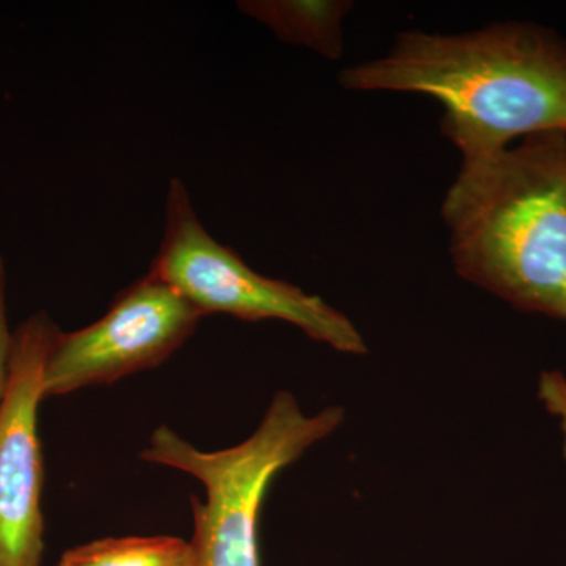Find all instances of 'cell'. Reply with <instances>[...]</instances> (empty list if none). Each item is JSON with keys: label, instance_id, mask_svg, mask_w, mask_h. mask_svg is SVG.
<instances>
[{"label": "cell", "instance_id": "6da1fadb", "mask_svg": "<svg viewBox=\"0 0 566 566\" xmlns=\"http://www.w3.org/2000/svg\"><path fill=\"white\" fill-rule=\"evenodd\" d=\"M340 84L438 99L442 133L463 161L505 150L517 137L566 132V41L528 22L460 35L400 33L385 57L342 71Z\"/></svg>", "mask_w": 566, "mask_h": 566}, {"label": "cell", "instance_id": "7a4b0ae2", "mask_svg": "<svg viewBox=\"0 0 566 566\" xmlns=\"http://www.w3.org/2000/svg\"><path fill=\"white\" fill-rule=\"evenodd\" d=\"M442 218L461 277L566 319V132L463 161Z\"/></svg>", "mask_w": 566, "mask_h": 566}, {"label": "cell", "instance_id": "3957f363", "mask_svg": "<svg viewBox=\"0 0 566 566\" xmlns=\"http://www.w3.org/2000/svg\"><path fill=\"white\" fill-rule=\"evenodd\" d=\"M344 419L340 406L307 416L293 394L281 390L259 428L230 449L205 452L159 424L142 460L196 476L207 491L205 502L192 497L196 566H260L259 517L271 483Z\"/></svg>", "mask_w": 566, "mask_h": 566}, {"label": "cell", "instance_id": "277c9868", "mask_svg": "<svg viewBox=\"0 0 566 566\" xmlns=\"http://www.w3.org/2000/svg\"><path fill=\"white\" fill-rule=\"evenodd\" d=\"M150 273L169 283L203 318L223 314L251 323L281 319L337 352L367 353L348 316L292 283L256 273L233 249L218 243L178 178L167 191L164 237Z\"/></svg>", "mask_w": 566, "mask_h": 566}, {"label": "cell", "instance_id": "5b68a950", "mask_svg": "<svg viewBox=\"0 0 566 566\" xmlns=\"http://www.w3.org/2000/svg\"><path fill=\"white\" fill-rule=\"evenodd\" d=\"M202 318L148 271L115 296L98 322L59 333L44 367V400L159 367L191 338Z\"/></svg>", "mask_w": 566, "mask_h": 566}, {"label": "cell", "instance_id": "8992f818", "mask_svg": "<svg viewBox=\"0 0 566 566\" xmlns=\"http://www.w3.org/2000/svg\"><path fill=\"white\" fill-rule=\"evenodd\" d=\"M57 324L36 312L13 333L10 378L0 406V566H41L44 464L39 434L43 374Z\"/></svg>", "mask_w": 566, "mask_h": 566}, {"label": "cell", "instance_id": "52a82bcc", "mask_svg": "<svg viewBox=\"0 0 566 566\" xmlns=\"http://www.w3.org/2000/svg\"><path fill=\"white\" fill-rule=\"evenodd\" d=\"M238 9L286 43L308 48L331 61L344 55L342 24L353 10L349 0H244Z\"/></svg>", "mask_w": 566, "mask_h": 566}, {"label": "cell", "instance_id": "ba28073f", "mask_svg": "<svg viewBox=\"0 0 566 566\" xmlns=\"http://www.w3.org/2000/svg\"><path fill=\"white\" fill-rule=\"evenodd\" d=\"M57 566H196V557L178 536H109L71 547Z\"/></svg>", "mask_w": 566, "mask_h": 566}, {"label": "cell", "instance_id": "9c48e42d", "mask_svg": "<svg viewBox=\"0 0 566 566\" xmlns=\"http://www.w3.org/2000/svg\"><path fill=\"white\" fill-rule=\"evenodd\" d=\"M538 398L549 415L556 416L564 436L566 460V376L562 371H543L538 381Z\"/></svg>", "mask_w": 566, "mask_h": 566}, {"label": "cell", "instance_id": "30bf717a", "mask_svg": "<svg viewBox=\"0 0 566 566\" xmlns=\"http://www.w3.org/2000/svg\"><path fill=\"white\" fill-rule=\"evenodd\" d=\"M11 349H13V333H10L9 319H7V270L0 255V406L9 387Z\"/></svg>", "mask_w": 566, "mask_h": 566}]
</instances>
